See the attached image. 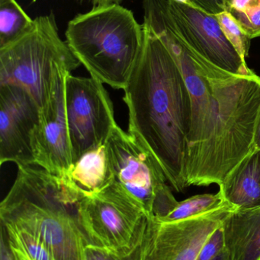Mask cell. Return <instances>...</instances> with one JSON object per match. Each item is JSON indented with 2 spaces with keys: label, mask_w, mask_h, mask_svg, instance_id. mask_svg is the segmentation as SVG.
I'll return each mask as SVG.
<instances>
[{
  "label": "cell",
  "mask_w": 260,
  "mask_h": 260,
  "mask_svg": "<svg viewBox=\"0 0 260 260\" xmlns=\"http://www.w3.org/2000/svg\"><path fill=\"white\" fill-rule=\"evenodd\" d=\"M77 217L87 245L125 257L135 251L151 218L114 180L99 192L85 195Z\"/></svg>",
  "instance_id": "6"
},
{
  "label": "cell",
  "mask_w": 260,
  "mask_h": 260,
  "mask_svg": "<svg viewBox=\"0 0 260 260\" xmlns=\"http://www.w3.org/2000/svg\"><path fill=\"white\" fill-rule=\"evenodd\" d=\"M143 7V23L155 33L170 52L189 91L192 105V126L188 139L189 156L207 139L213 126L216 112L212 90L180 40L151 8L145 4Z\"/></svg>",
  "instance_id": "11"
},
{
  "label": "cell",
  "mask_w": 260,
  "mask_h": 260,
  "mask_svg": "<svg viewBox=\"0 0 260 260\" xmlns=\"http://www.w3.org/2000/svg\"><path fill=\"white\" fill-rule=\"evenodd\" d=\"M0 245H1L0 246V260H17L8 245L7 241L3 230L1 232Z\"/></svg>",
  "instance_id": "27"
},
{
  "label": "cell",
  "mask_w": 260,
  "mask_h": 260,
  "mask_svg": "<svg viewBox=\"0 0 260 260\" xmlns=\"http://www.w3.org/2000/svg\"><path fill=\"white\" fill-rule=\"evenodd\" d=\"M62 63L53 67L51 90L40 108L38 123L32 134V148L37 166L56 175H67L73 165L69 142L65 87L67 74Z\"/></svg>",
  "instance_id": "10"
},
{
  "label": "cell",
  "mask_w": 260,
  "mask_h": 260,
  "mask_svg": "<svg viewBox=\"0 0 260 260\" xmlns=\"http://www.w3.org/2000/svg\"><path fill=\"white\" fill-rule=\"evenodd\" d=\"M225 201L238 209L260 206V149L251 151L219 185Z\"/></svg>",
  "instance_id": "15"
},
{
  "label": "cell",
  "mask_w": 260,
  "mask_h": 260,
  "mask_svg": "<svg viewBox=\"0 0 260 260\" xmlns=\"http://www.w3.org/2000/svg\"><path fill=\"white\" fill-rule=\"evenodd\" d=\"M238 20L246 35L250 38L260 37V9L251 15H244L235 11L227 10Z\"/></svg>",
  "instance_id": "23"
},
{
  "label": "cell",
  "mask_w": 260,
  "mask_h": 260,
  "mask_svg": "<svg viewBox=\"0 0 260 260\" xmlns=\"http://www.w3.org/2000/svg\"><path fill=\"white\" fill-rule=\"evenodd\" d=\"M253 148H259L260 149V110L257 121H256V129H255Z\"/></svg>",
  "instance_id": "28"
},
{
  "label": "cell",
  "mask_w": 260,
  "mask_h": 260,
  "mask_svg": "<svg viewBox=\"0 0 260 260\" xmlns=\"http://www.w3.org/2000/svg\"><path fill=\"white\" fill-rule=\"evenodd\" d=\"M260 9V0H227V10L251 15Z\"/></svg>",
  "instance_id": "25"
},
{
  "label": "cell",
  "mask_w": 260,
  "mask_h": 260,
  "mask_svg": "<svg viewBox=\"0 0 260 260\" xmlns=\"http://www.w3.org/2000/svg\"><path fill=\"white\" fill-rule=\"evenodd\" d=\"M221 192L217 194H201L179 202L177 207L164 218L155 219L157 222L166 223L180 221L196 216L213 210L225 203Z\"/></svg>",
  "instance_id": "19"
},
{
  "label": "cell",
  "mask_w": 260,
  "mask_h": 260,
  "mask_svg": "<svg viewBox=\"0 0 260 260\" xmlns=\"http://www.w3.org/2000/svg\"><path fill=\"white\" fill-rule=\"evenodd\" d=\"M65 36L72 53L90 76L123 90L140 57L145 30L131 10L109 3L75 16Z\"/></svg>",
  "instance_id": "4"
},
{
  "label": "cell",
  "mask_w": 260,
  "mask_h": 260,
  "mask_svg": "<svg viewBox=\"0 0 260 260\" xmlns=\"http://www.w3.org/2000/svg\"><path fill=\"white\" fill-rule=\"evenodd\" d=\"M222 228L228 260H257L260 256V206L236 209Z\"/></svg>",
  "instance_id": "14"
},
{
  "label": "cell",
  "mask_w": 260,
  "mask_h": 260,
  "mask_svg": "<svg viewBox=\"0 0 260 260\" xmlns=\"http://www.w3.org/2000/svg\"><path fill=\"white\" fill-rule=\"evenodd\" d=\"M201 10L211 15H217L227 10V0H192Z\"/></svg>",
  "instance_id": "26"
},
{
  "label": "cell",
  "mask_w": 260,
  "mask_h": 260,
  "mask_svg": "<svg viewBox=\"0 0 260 260\" xmlns=\"http://www.w3.org/2000/svg\"><path fill=\"white\" fill-rule=\"evenodd\" d=\"M236 207L225 203L206 213L172 222H157L156 260H197L209 237Z\"/></svg>",
  "instance_id": "13"
},
{
  "label": "cell",
  "mask_w": 260,
  "mask_h": 260,
  "mask_svg": "<svg viewBox=\"0 0 260 260\" xmlns=\"http://www.w3.org/2000/svg\"><path fill=\"white\" fill-rule=\"evenodd\" d=\"M185 47L221 70L238 75L254 73L221 30L215 15L174 0H143Z\"/></svg>",
  "instance_id": "8"
},
{
  "label": "cell",
  "mask_w": 260,
  "mask_h": 260,
  "mask_svg": "<svg viewBox=\"0 0 260 260\" xmlns=\"http://www.w3.org/2000/svg\"><path fill=\"white\" fill-rule=\"evenodd\" d=\"M65 98L73 164L87 151L106 143L117 123L109 94L98 79L68 73Z\"/></svg>",
  "instance_id": "9"
},
{
  "label": "cell",
  "mask_w": 260,
  "mask_h": 260,
  "mask_svg": "<svg viewBox=\"0 0 260 260\" xmlns=\"http://www.w3.org/2000/svg\"><path fill=\"white\" fill-rule=\"evenodd\" d=\"M206 78L215 101L213 126L188 156L187 186L218 184L253 150L260 110V76L218 68L203 56L191 58Z\"/></svg>",
  "instance_id": "2"
},
{
  "label": "cell",
  "mask_w": 260,
  "mask_h": 260,
  "mask_svg": "<svg viewBox=\"0 0 260 260\" xmlns=\"http://www.w3.org/2000/svg\"><path fill=\"white\" fill-rule=\"evenodd\" d=\"M174 1L177 2V3H183V4L187 5V6H192V7H197L193 3H192V0H174Z\"/></svg>",
  "instance_id": "31"
},
{
  "label": "cell",
  "mask_w": 260,
  "mask_h": 260,
  "mask_svg": "<svg viewBox=\"0 0 260 260\" xmlns=\"http://www.w3.org/2000/svg\"><path fill=\"white\" fill-rule=\"evenodd\" d=\"M83 260H132V257L131 256L125 257L112 252L86 244L84 248Z\"/></svg>",
  "instance_id": "24"
},
{
  "label": "cell",
  "mask_w": 260,
  "mask_h": 260,
  "mask_svg": "<svg viewBox=\"0 0 260 260\" xmlns=\"http://www.w3.org/2000/svg\"><path fill=\"white\" fill-rule=\"evenodd\" d=\"M212 260H228L227 251L226 250H223L220 254H218L215 259Z\"/></svg>",
  "instance_id": "30"
},
{
  "label": "cell",
  "mask_w": 260,
  "mask_h": 260,
  "mask_svg": "<svg viewBox=\"0 0 260 260\" xmlns=\"http://www.w3.org/2000/svg\"><path fill=\"white\" fill-rule=\"evenodd\" d=\"M32 22L16 0H0V47L16 38Z\"/></svg>",
  "instance_id": "18"
},
{
  "label": "cell",
  "mask_w": 260,
  "mask_h": 260,
  "mask_svg": "<svg viewBox=\"0 0 260 260\" xmlns=\"http://www.w3.org/2000/svg\"><path fill=\"white\" fill-rule=\"evenodd\" d=\"M223 33L229 42L235 47L238 54L246 61L249 55L250 47V39L243 30L238 20L227 10L215 15Z\"/></svg>",
  "instance_id": "20"
},
{
  "label": "cell",
  "mask_w": 260,
  "mask_h": 260,
  "mask_svg": "<svg viewBox=\"0 0 260 260\" xmlns=\"http://www.w3.org/2000/svg\"><path fill=\"white\" fill-rule=\"evenodd\" d=\"M113 179L146 211L150 218H162L178 205L166 176L152 153L118 125L106 142Z\"/></svg>",
  "instance_id": "7"
},
{
  "label": "cell",
  "mask_w": 260,
  "mask_h": 260,
  "mask_svg": "<svg viewBox=\"0 0 260 260\" xmlns=\"http://www.w3.org/2000/svg\"><path fill=\"white\" fill-rule=\"evenodd\" d=\"M68 178L85 195L106 187L114 180L108 161L106 144L81 156L67 173Z\"/></svg>",
  "instance_id": "16"
},
{
  "label": "cell",
  "mask_w": 260,
  "mask_h": 260,
  "mask_svg": "<svg viewBox=\"0 0 260 260\" xmlns=\"http://www.w3.org/2000/svg\"><path fill=\"white\" fill-rule=\"evenodd\" d=\"M157 231V221L150 218L139 245L131 255L132 260H156Z\"/></svg>",
  "instance_id": "21"
},
{
  "label": "cell",
  "mask_w": 260,
  "mask_h": 260,
  "mask_svg": "<svg viewBox=\"0 0 260 260\" xmlns=\"http://www.w3.org/2000/svg\"><path fill=\"white\" fill-rule=\"evenodd\" d=\"M143 48L124 88L128 133L148 148L177 192L188 187L186 165L192 105L175 59L143 23Z\"/></svg>",
  "instance_id": "1"
},
{
  "label": "cell",
  "mask_w": 260,
  "mask_h": 260,
  "mask_svg": "<svg viewBox=\"0 0 260 260\" xmlns=\"http://www.w3.org/2000/svg\"><path fill=\"white\" fill-rule=\"evenodd\" d=\"M1 226L17 260H56L50 247L33 234L7 223H1Z\"/></svg>",
  "instance_id": "17"
},
{
  "label": "cell",
  "mask_w": 260,
  "mask_h": 260,
  "mask_svg": "<svg viewBox=\"0 0 260 260\" xmlns=\"http://www.w3.org/2000/svg\"><path fill=\"white\" fill-rule=\"evenodd\" d=\"M257 260H260V256L259 258H258Z\"/></svg>",
  "instance_id": "32"
},
{
  "label": "cell",
  "mask_w": 260,
  "mask_h": 260,
  "mask_svg": "<svg viewBox=\"0 0 260 260\" xmlns=\"http://www.w3.org/2000/svg\"><path fill=\"white\" fill-rule=\"evenodd\" d=\"M85 196L67 175L20 167L0 204V221L42 240L56 260H83L87 244L77 214Z\"/></svg>",
  "instance_id": "3"
},
{
  "label": "cell",
  "mask_w": 260,
  "mask_h": 260,
  "mask_svg": "<svg viewBox=\"0 0 260 260\" xmlns=\"http://www.w3.org/2000/svg\"><path fill=\"white\" fill-rule=\"evenodd\" d=\"M93 3V6L99 5L109 4V3H120L123 0H90Z\"/></svg>",
  "instance_id": "29"
},
{
  "label": "cell",
  "mask_w": 260,
  "mask_h": 260,
  "mask_svg": "<svg viewBox=\"0 0 260 260\" xmlns=\"http://www.w3.org/2000/svg\"><path fill=\"white\" fill-rule=\"evenodd\" d=\"M39 113L38 104L24 88L0 85V165H35L32 134Z\"/></svg>",
  "instance_id": "12"
},
{
  "label": "cell",
  "mask_w": 260,
  "mask_h": 260,
  "mask_svg": "<svg viewBox=\"0 0 260 260\" xmlns=\"http://www.w3.org/2000/svg\"><path fill=\"white\" fill-rule=\"evenodd\" d=\"M223 226V225H222ZM222 226L215 230L209 237L198 254L197 260H212L225 250L224 231Z\"/></svg>",
  "instance_id": "22"
},
{
  "label": "cell",
  "mask_w": 260,
  "mask_h": 260,
  "mask_svg": "<svg viewBox=\"0 0 260 260\" xmlns=\"http://www.w3.org/2000/svg\"><path fill=\"white\" fill-rule=\"evenodd\" d=\"M56 63L71 73L81 65L60 37L54 15L36 17L21 35L0 47V85L24 88L41 108L50 94Z\"/></svg>",
  "instance_id": "5"
}]
</instances>
